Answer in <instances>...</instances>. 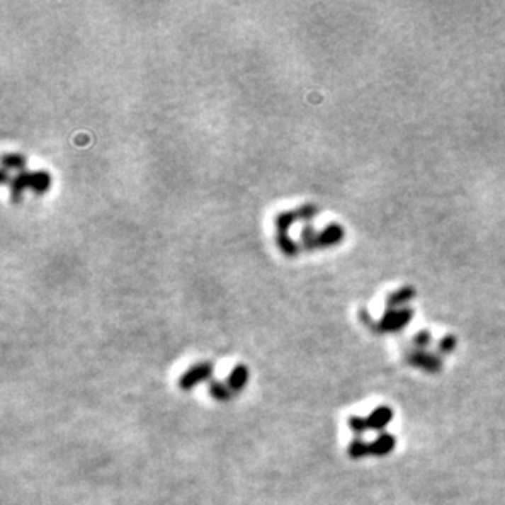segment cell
<instances>
[{
  "label": "cell",
  "instance_id": "1",
  "mask_svg": "<svg viewBox=\"0 0 505 505\" xmlns=\"http://www.w3.org/2000/svg\"><path fill=\"white\" fill-rule=\"evenodd\" d=\"M51 187V175L45 172V170H38V172H20L17 177L12 180V201L18 203L21 200V195L26 188L33 190L36 195L46 193L47 188Z\"/></svg>",
  "mask_w": 505,
  "mask_h": 505
},
{
  "label": "cell",
  "instance_id": "2",
  "mask_svg": "<svg viewBox=\"0 0 505 505\" xmlns=\"http://www.w3.org/2000/svg\"><path fill=\"white\" fill-rule=\"evenodd\" d=\"M300 220L297 211H281L278 216L275 217V227H276V244H278L280 251L288 257H295L297 254V244L290 237V227Z\"/></svg>",
  "mask_w": 505,
  "mask_h": 505
},
{
  "label": "cell",
  "instance_id": "3",
  "mask_svg": "<svg viewBox=\"0 0 505 505\" xmlns=\"http://www.w3.org/2000/svg\"><path fill=\"white\" fill-rule=\"evenodd\" d=\"M212 376V365L211 363H198L182 375L180 378V387L183 390H191V387L198 385V382L210 380Z\"/></svg>",
  "mask_w": 505,
  "mask_h": 505
},
{
  "label": "cell",
  "instance_id": "4",
  "mask_svg": "<svg viewBox=\"0 0 505 505\" xmlns=\"http://www.w3.org/2000/svg\"><path fill=\"white\" fill-rule=\"evenodd\" d=\"M344 229L339 225H331L322 232H317L316 237V249L317 247H331L334 244L342 241Z\"/></svg>",
  "mask_w": 505,
  "mask_h": 505
},
{
  "label": "cell",
  "instance_id": "5",
  "mask_svg": "<svg viewBox=\"0 0 505 505\" xmlns=\"http://www.w3.org/2000/svg\"><path fill=\"white\" fill-rule=\"evenodd\" d=\"M249 380V370L244 365H237L236 368L231 371L229 378H227V386L232 391H241Z\"/></svg>",
  "mask_w": 505,
  "mask_h": 505
},
{
  "label": "cell",
  "instance_id": "6",
  "mask_svg": "<svg viewBox=\"0 0 505 505\" xmlns=\"http://www.w3.org/2000/svg\"><path fill=\"white\" fill-rule=\"evenodd\" d=\"M4 170L13 169V170H20V172H25V166H26V159L21 156V154H5L4 156Z\"/></svg>",
  "mask_w": 505,
  "mask_h": 505
},
{
  "label": "cell",
  "instance_id": "7",
  "mask_svg": "<svg viewBox=\"0 0 505 505\" xmlns=\"http://www.w3.org/2000/svg\"><path fill=\"white\" fill-rule=\"evenodd\" d=\"M210 392H211L212 397H216V399H221V401L222 399H229V396H231L229 387L225 386L220 381H211Z\"/></svg>",
  "mask_w": 505,
  "mask_h": 505
},
{
  "label": "cell",
  "instance_id": "8",
  "mask_svg": "<svg viewBox=\"0 0 505 505\" xmlns=\"http://www.w3.org/2000/svg\"><path fill=\"white\" fill-rule=\"evenodd\" d=\"M296 211H297V216H300V220H305V221H310L317 215V208L312 205H305L301 206V208H297Z\"/></svg>",
  "mask_w": 505,
  "mask_h": 505
}]
</instances>
